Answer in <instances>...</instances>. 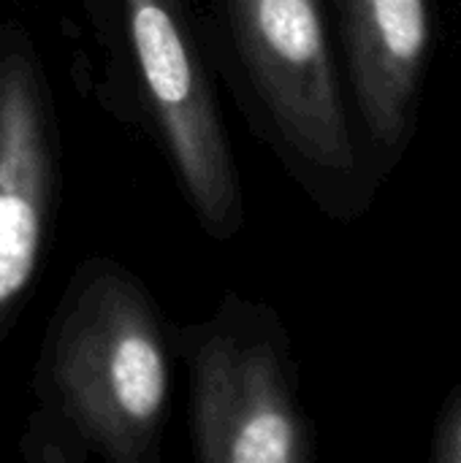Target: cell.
<instances>
[{
    "mask_svg": "<svg viewBox=\"0 0 461 463\" xmlns=\"http://www.w3.org/2000/svg\"><path fill=\"white\" fill-rule=\"evenodd\" d=\"M432 463H461V383L446 396L432 429Z\"/></svg>",
    "mask_w": 461,
    "mask_h": 463,
    "instance_id": "7",
    "label": "cell"
},
{
    "mask_svg": "<svg viewBox=\"0 0 461 463\" xmlns=\"http://www.w3.org/2000/svg\"><path fill=\"white\" fill-rule=\"evenodd\" d=\"M209 38L258 141L326 217L359 220L386 179L359 136L323 0H209Z\"/></svg>",
    "mask_w": 461,
    "mask_h": 463,
    "instance_id": "2",
    "label": "cell"
},
{
    "mask_svg": "<svg viewBox=\"0 0 461 463\" xmlns=\"http://www.w3.org/2000/svg\"><path fill=\"white\" fill-rule=\"evenodd\" d=\"M174 345L187 366L190 439L201 463H307L315 456L296 366L274 309L228 293Z\"/></svg>",
    "mask_w": 461,
    "mask_h": 463,
    "instance_id": "4",
    "label": "cell"
},
{
    "mask_svg": "<svg viewBox=\"0 0 461 463\" xmlns=\"http://www.w3.org/2000/svg\"><path fill=\"white\" fill-rule=\"evenodd\" d=\"M337 35L351 109L375 171L408 155L435 49V0H323Z\"/></svg>",
    "mask_w": 461,
    "mask_h": 463,
    "instance_id": "6",
    "label": "cell"
},
{
    "mask_svg": "<svg viewBox=\"0 0 461 463\" xmlns=\"http://www.w3.org/2000/svg\"><path fill=\"white\" fill-rule=\"evenodd\" d=\"M57 119L30 33L0 22V345L43 260L57 201Z\"/></svg>",
    "mask_w": 461,
    "mask_h": 463,
    "instance_id": "5",
    "label": "cell"
},
{
    "mask_svg": "<svg viewBox=\"0 0 461 463\" xmlns=\"http://www.w3.org/2000/svg\"><path fill=\"white\" fill-rule=\"evenodd\" d=\"M109 95L166 155L198 225L217 241L245 225L234 163L187 0H82Z\"/></svg>",
    "mask_w": 461,
    "mask_h": 463,
    "instance_id": "3",
    "label": "cell"
},
{
    "mask_svg": "<svg viewBox=\"0 0 461 463\" xmlns=\"http://www.w3.org/2000/svg\"><path fill=\"white\" fill-rule=\"evenodd\" d=\"M27 458H158L171 396L163 317L141 279L111 258L84 260L65 285L33 383Z\"/></svg>",
    "mask_w": 461,
    "mask_h": 463,
    "instance_id": "1",
    "label": "cell"
}]
</instances>
